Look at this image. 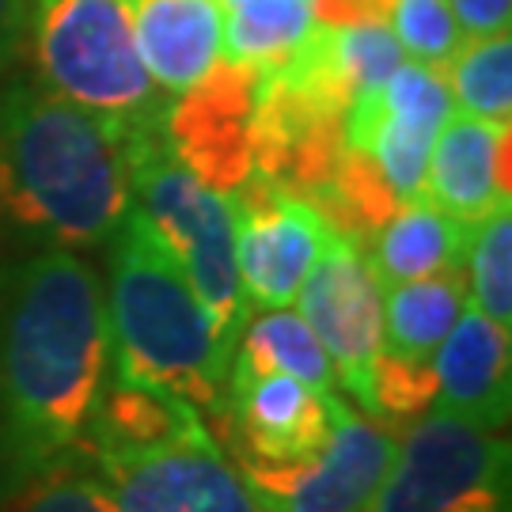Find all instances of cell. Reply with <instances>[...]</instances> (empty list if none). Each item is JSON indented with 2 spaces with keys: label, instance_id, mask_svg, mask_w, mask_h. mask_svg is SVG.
I'll list each match as a JSON object with an SVG mask.
<instances>
[{
  "label": "cell",
  "instance_id": "obj_9",
  "mask_svg": "<svg viewBox=\"0 0 512 512\" xmlns=\"http://www.w3.org/2000/svg\"><path fill=\"white\" fill-rule=\"evenodd\" d=\"M236 217L239 289L251 311L293 308L315 258L323 255L330 228L311 202L277 183L251 175L232 194Z\"/></svg>",
  "mask_w": 512,
  "mask_h": 512
},
{
  "label": "cell",
  "instance_id": "obj_5",
  "mask_svg": "<svg viewBox=\"0 0 512 512\" xmlns=\"http://www.w3.org/2000/svg\"><path fill=\"white\" fill-rule=\"evenodd\" d=\"M126 167L129 209L156 232L209 308L217 330L236 346L251 308L239 289L232 198L209 190L190 167H183L164 141V122L126 129Z\"/></svg>",
  "mask_w": 512,
  "mask_h": 512
},
{
  "label": "cell",
  "instance_id": "obj_22",
  "mask_svg": "<svg viewBox=\"0 0 512 512\" xmlns=\"http://www.w3.org/2000/svg\"><path fill=\"white\" fill-rule=\"evenodd\" d=\"M467 300L497 327H512V205L494 209L471 228V247L463 262Z\"/></svg>",
  "mask_w": 512,
  "mask_h": 512
},
{
  "label": "cell",
  "instance_id": "obj_14",
  "mask_svg": "<svg viewBox=\"0 0 512 512\" xmlns=\"http://www.w3.org/2000/svg\"><path fill=\"white\" fill-rule=\"evenodd\" d=\"M509 137L512 122H486L456 110L429 148L421 198L471 228L509 205Z\"/></svg>",
  "mask_w": 512,
  "mask_h": 512
},
{
  "label": "cell",
  "instance_id": "obj_12",
  "mask_svg": "<svg viewBox=\"0 0 512 512\" xmlns=\"http://www.w3.org/2000/svg\"><path fill=\"white\" fill-rule=\"evenodd\" d=\"M456 114L452 92L437 69L403 61L380 88L357 95L346 110V145L380 167L387 186L410 202L421 194V175L440 126Z\"/></svg>",
  "mask_w": 512,
  "mask_h": 512
},
{
  "label": "cell",
  "instance_id": "obj_26",
  "mask_svg": "<svg viewBox=\"0 0 512 512\" xmlns=\"http://www.w3.org/2000/svg\"><path fill=\"white\" fill-rule=\"evenodd\" d=\"M395 0H315V23L323 27H342V23H361V19H387Z\"/></svg>",
  "mask_w": 512,
  "mask_h": 512
},
{
  "label": "cell",
  "instance_id": "obj_19",
  "mask_svg": "<svg viewBox=\"0 0 512 512\" xmlns=\"http://www.w3.org/2000/svg\"><path fill=\"white\" fill-rule=\"evenodd\" d=\"M467 308V274H440L399 281L384 289V353L403 361H433L440 342Z\"/></svg>",
  "mask_w": 512,
  "mask_h": 512
},
{
  "label": "cell",
  "instance_id": "obj_13",
  "mask_svg": "<svg viewBox=\"0 0 512 512\" xmlns=\"http://www.w3.org/2000/svg\"><path fill=\"white\" fill-rule=\"evenodd\" d=\"M342 399L285 372H228L220 433L232 463H300L327 444Z\"/></svg>",
  "mask_w": 512,
  "mask_h": 512
},
{
  "label": "cell",
  "instance_id": "obj_16",
  "mask_svg": "<svg viewBox=\"0 0 512 512\" xmlns=\"http://www.w3.org/2000/svg\"><path fill=\"white\" fill-rule=\"evenodd\" d=\"M126 19L148 76L171 99L220 61L217 0H129Z\"/></svg>",
  "mask_w": 512,
  "mask_h": 512
},
{
  "label": "cell",
  "instance_id": "obj_1",
  "mask_svg": "<svg viewBox=\"0 0 512 512\" xmlns=\"http://www.w3.org/2000/svg\"><path fill=\"white\" fill-rule=\"evenodd\" d=\"M110 372L107 293L88 258L46 247L0 293V486L27 490L84 448Z\"/></svg>",
  "mask_w": 512,
  "mask_h": 512
},
{
  "label": "cell",
  "instance_id": "obj_2",
  "mask_svg": "<svg viewBox=\"0 0 512 512\" xmlns=\"http://www.w3.org/2000/svg\"><path fill=\"white\" fill-rule=\"evenodd\" d=\"M126 129L12 80L0 95V213L65 251L110 243L129 217Z\"/></svg>",
  "mask_w": 512,
  "mask_h": 512
},
{
  "label": "cell",
  "instance_id": "obj_15",
  "mask_svg": "<svg viewBox=\"0 0 512 512\" xmlns=\"http://www.w3.org/2000/svg\"><path fill=\"white\" fill-rule=\"evenodd\" d=\"M433 406L437 414L459 418L478 429L501 433L512 410V334L486 319L478 308H467L448 330L433 357Z\"/></svg>",
  "mask_w": 512,
  "mask_h": 512
},
{
  "label": "cell",
  "instance_id": "obj_8",
  "mask_svg": "<svg viewBox=\"0 0 512 512\" xmlns=\"http://www.w3.org/2000/svg\"><path fill=\"white\" fill-rule=\"evenodd\" d=\"M395 437L346 403L327 444L300 463H236L258 512H372Z\"/></svg>",
  "mask_w": 512,
  "mask_h": 512
},
{
  "label": "cell",
  "instance_id": "obj_23",
  "mask_svg": "<svg viewBox=\"0 0 512 512\" xmlns=\"http://www.w3.org/2000/svg\"><path fill=\"white\" fill-rule=\"evenodd\" d=\"M387 27L406 61H418L437 73L463 46V31L448 0H395L387 12Z\"/></svg>",
  "mask_w": 512,
  "mask_h": 512
},
{
  "label": "cell",
  "instance_id": "obj_25",
  "mask_svg": "<svg viewBox=\"0 0 512 512\" xmlns=\"http://www.w3.org/2000/svg\"><path fill=\"white\" fill-rule=\"evenodd\" d=\"M463 38L505 35L512 27V0H448Z\"/></svg>",
  "mask_w": 512,
  "mask_h": 512
},
{
  "label": "cell",
  "instance_id": "obj_24",
  "mask_svg": "<svg viewBox=\"0 0 512 512\" xmlns=\"http://www.w3.org/2000/svg\"><path fill=\"white\" fill-rule=\"evenodd\" d=\"M12 512H114L107 494L99 490L92 475H80L69 463L50 471L46 478L31 482L16 494Z\"/></svg>",
  "mask_w": 512,
  "mask_h": 512
},
{
  "label": "cell",
  "instance_id": "obj_18",
  "mask_svg": "<svg viewBox=\"0 0 512 512\" xmlns=\"http://www.w3.org/2000/svg\"><path fill=\"white\" fill-rule=\"evenodd\" d=\"M220 57L258 76L285 69L315 31V0H217Z\"/></svg>",
  "mask_w": 512,
  "mask_h": 512
},
{
  "label": "cell",
  "instance_id": "obj_21",
  "mask_svg": "<svg viewBox=\"0 0 512 512\" xmlns=\"http://www.w3.org/2000/svg\"><path fill=\"white\" fill-rule=\"evenodd\" d=\"M452 107L486 122H512V38L482 35L463 38L452 61L440 69Z\"/></svg>",
  "mask_w": 512,
  "mask_h": 512
},
{
  "label": "cell",
  "instance_id": "obj_7",
  "mask_svg": "<svg viewBox=\"0 0 512 512\" xmlns=\"http://www.w3.org/2000/svg\"><path fill=\"white\" fill-rule=\"evenodd\" d=\"M372 512H512L509 440L425 410L395 440Z\"/></svg>",
  "mask_w": 512,
  "mask_h": 512
},
{
  "label": "cell",
  "instance_id": "obj_17",
  "mask_svg": "<svg viewBox=\"0 0 512 512\" xmlns=\"http://www.w3.org/2000/svg\"><path fill=\"white\" fill-rule=\"evenodd\" d=\"M380 285L418 281L440 270H463L471 247V224L440 213L425 198H410L361 243Z\"/></svg>",
  "mask_w": 512,
  "mask_h": 512
},
{
  "label": "cell",
  "instance_id": "obj_6",
  "mask_svg": "<svg viewBox=\"0 0 512 512\" xmlns=\"http://www.w3.org/2000/svg\"><path fill=\"white\" fill-rule=\"evenodd\" d=\"M27 35L50 92L118 126H160L171 95L156 88L118 0H27Z\"/></svg>",
  "mask_w": 512,
  "mask_h": 512
},
{
  "label": "cell",
  "instance_id": "obj_27",
  "mask_svg": "<svg viewBox=\"0 0 512 512\" xmlns=\"http://www.w3.org/2000/svg\"><path fill=\"white\" fill-rule=\"evenodd\" d=\"M27 42V0H0V73Z\"/></svg>",
  "mask_w": 512,
  "mask_h": 512
},
{
  "label": "cell",
  "instance_id": "obj_3",
  "mask_svg": "<svg viewBox=\"0 0 512 512\" xmlns=\"http://www.w3.org/2000/svg\"><path fill=\"white\" fill-rule=\"evenodd\" d=\"M107 247L110 285L103 293L114 384L175 395L220 425L236 346L220 334L179 262L133 209Z\"/></svg>",
  "mask_w": 512,
  "mask_h": 512
},
{
  "label": "cell",
  "instance_id": "obj_10",
  "mask_svg": "<svg viewBox=\"0 0 512 512\" xmlns=\"http://www.w3.org/2000/svg\"><path fill=\"white\" fill-rule=\"evenodd\" d=\"M293 308L327 349L338 387L357 403L368 368L384 349V285L372 274L365 247L342 232H330Z\"/></svg>",
  "mask_w": 512,
  "mask_h": 512
},
{
  "label": "cell",
  "instance_id": "obj_4",
  "mask_svg": "<svg viewBox=\"0 0 512 512\" xmlns=\"http://www.w3.org/2000/svg\"><path fill=\"white\" fill-rule=\"evenodd\" d=\"M80 452L114 512H258L213 425L164 391H103Z\"/></svg>",
  "mask_w": 512,
  "mask_h": 512
},
{
  "label": "cell",
  "instance_id": "obj_11",
  "mask_svg": "<svg viewBox=\"0 0 512 512\" xmlns=\"http://www.w3.org/2000/svg\"><path fill=\"white\" fill-rule=\"evenodd\" d=\"M255 110L258 73L220 57L167 103L164 141L209 190L232 198L255 175Z\"/></svg>",
  "mask_w": 512,
  "mask_h": 512
},
{
  "label": "cell",
  "instance_id": "obj_20",
  "mask_svg": "<svg viewBox=\"0 0 512 512\" xmlns=\"http://www.w3.org/2000/svg\"><path fill=\"white\" fill-rule=\"evenodd\" d=\"M228 372H285L315 391H338L327 349L296 308L251 311L232 349Z\"/></svg>",
  "mask_w": 512,
  "mask_h": 512
}]
</instances>
